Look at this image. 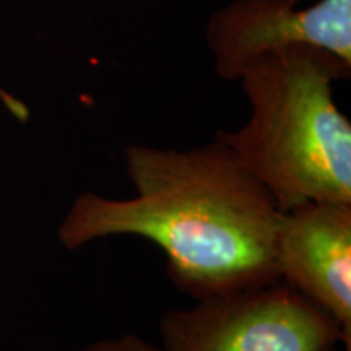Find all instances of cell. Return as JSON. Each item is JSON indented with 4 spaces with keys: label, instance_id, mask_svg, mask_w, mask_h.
<instances>
[{
    "label": "cell",
    "instance_id": "obj_1",
    "mask_svg": "<svg viewBox=\"0 0 351 351\" xmlns=\"http://www.w3.org/2000/svg\"><path fill=\"white\" fill-rule=\"evenodd\" d=\"M124 158L135 195H78L57 230L65 249L114 236L152 241L171 282L195 301L280 282V208L225 143L213 138L191 150L137 143Z\"/></svg>",
    "mask_w": 351,
    "mask_h": 351
},
{
    "label": "cell",
    "instance_id": "obj_5",
    "mask_svg": "<svg viewBox=\"0 0 351 351\" xmlns=\"http://www.w3.org/2000/svg\"><path fill=\"white\" fill-rule=\"evenodd\" d=\"M275 258L280 280L351 337V204L307 202L280 212Z\"/></svg>",
    "mask_w": 351,
    "mask_h": 351
},
{
    "label": "cell",
    "instance_id": "obj_2",
    "mask_svg": "<svg viewBox=\"0 0 351 351\" xmlns=\"http://www.w3.org/2000/svg\"><path fill=\"white\" fill-rule=\"evenodd\" d=\"M350 75L351 65L311 47L270 52L239 75L251 114L215 138L280 212L307 202L351 204V122L333 98V83Z\"/></svg>",
    "mask_w": 351,
    "mask_h": 351
},
{
    "label": "cell",
    "instance_id": "obj_6",
    "mask_svg": "<svg viewBox=\"0 0 351 351\" xmlns=\"http://www.w3.org/2000/svg\"><path fill=\"white\" fill-rule=\"evenodd\" d=\"M80 351H163L160 346L143 340L135 333H125V335L116 337V339H106L95 341V343L85 346Z\"/></svg>",
    "mask_w": 351,
    "mask_h": 351
},
{
    "label": "cell",
    "instance_id": "obj_7",
    "mask_svg": "<svg viewBox=\"0 0 351 351\" xmlns=\"http://www.w3.org/2000/svg\"><path fill=\"white\" fill-rule=\"evenodd\" d=\"M0 101H2V104L7 108V111L10 112L13 117H16L20 122L28 121L29 109L26 108V104L23 101H20L19 98H15V96L3 90L2 86H0Z\"/></svg>",
    "mask_w": 351,
    "mask_h": 351
},
{
    "label": "cell",
    "instance_id": "obj_4",
    "mask_svg": "<svg viewBox=\"0 0 351 351\" xmlns=\"http://www.w3.org/2000/svg\"><path fill=\"white\" fill-rule=\"evenodd\" d=\"M205 41L215 72L238 82L252 60L289 47H311L351 65V0H232L210 16Z\"/></svg>",
    "mask_w": 351,
    "mask_h": 351
},
{
    "label": "cell",
    "instance_id": "obj_3",
    "mask_svg": "<svg viewBox=\"0 0 351 351\" xmlns=\"http://www.w3.org/2000/svg\"><path fill=\"white\" fill-rule=\"evenodd\" d=\"M158 330L163 351H351L340 324L282 280L166 311Z\"/></svg>",
    "mask_w": 351,
    "mask_h": 351
},
{
    "label": "cell",
    "instance_id": "obj_8",
    "mask_svg": "<svg viewBox=\"0 0 351 351\" xmlns=\"http://www.w3.org/2000/svg\"><path fill=\"white\" fill-rule=\"evenodd\" d=\"M289 2H293V3H300L301 0H289Z\"/></svg>",
    "mask_w": 351,
    "mask_h": 351
}]
</instances>
